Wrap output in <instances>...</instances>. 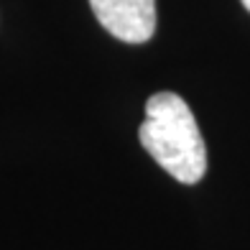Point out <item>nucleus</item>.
Listing matches in <instances>:
<instances>
[{"mask_svg": "<svg viewBox=\"0 0 250 250\" xmlns=\"http://www.w3.org/2000/svg\"><path fill=\"white\" fill-rule=\"evenodd\" d=\"M95 18L125 43H146L156 31V0H89Z\"/></svg>", "mask_w": 250, "mask_h": 250, "instance_id": "obj_2", "label": "nucleus"}, {"mask_svg": "<svg viewBox=\"0 0 250 250\" xmlns=\"http://www.w3.org/2000/svg\"><path fill=\"white\" fill-rule=\"evenodd\" d=\"M240 3H243V5H245V8L250 10V0H240Z\"/></svg>", "mask_w": 250, "mask_h": 250, "instance_id": "obj_3", "label": "nucleus"}, {"mask_svg": "<svg viewBox=\"0 0 250 250\" xmlns=\"http://www.w3.org/2000/svg\"><path fill=\"white\" fill-rule=\"evenodd\" d=\"M151 158L181 184H197L207 171V148L199 125L184 97L156 92L146 102V120L138 130Z\"/></svg>", "mask_w": 250, "mask_h": 250, "instance_id": "obj_1", "label": "nucleus"}]
</instances>
